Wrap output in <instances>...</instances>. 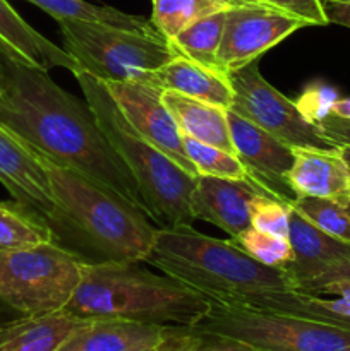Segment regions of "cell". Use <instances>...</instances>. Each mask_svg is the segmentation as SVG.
Returning a JSON list of instances; mask_svg holds the SVG:
<instances>
[{"label":"cell","mask_w":350,"mask_h":351,"mask_svg":"<svg viewBox=\"0 0 350 351\" xmlns=\"http://www.w3.org/2000/svg\"><path fill=\"white\" fill-rule=\"evenodd\" d=\"M124 117L154 147L192 177L198 170L185 154L184 134L163 103V91L148 81H103Z\"/></svg>","instance_id":"cell-11"},{"label":"cell","mask_w":350,"mask_h":351,"mask_svg":"<svg viewBox=\"0 0 350 351\" xmlns=\"http://www.w3.org/2000/svg\"><path fill=\"white\" fill-rule=\"evenodd\" d=\"M338 89L326 84V82L316 81L305 86L304 91L301 93V96L295 99V105H297L299 112H301L309 122L319 125L326 117L331 115L333 106H335V103L338 101Z\"/></svg>","instance_id":"cell-31"},{"label":"cell","mask_w":350,"mask_h":351,"mask_svg":"<svg viewBox=\"0 0 350 351\" xmlns=\"http://www.w3.org/2000/svg\"><path fill=\"white\" fill-rule=\"evenodd\" d=\"M84 263L55 242L0 249V302L21 315L65 311Z\"/></svg>","instance_id":"cell-6"},{"label":"cell","mask_w":350,"mask_h":351,"mask_svg":"<svg viewBox=\"0 0 350 351\" xmlns=\"http://www.w3.org/2000/svg\"><path fill=\"white\" fill-rule=\"evenodd\" d=\"M292 206L268 194L256 195L250 204V226L261 232L288 239Z\"/></svg>","instance_id":"cell-30"},{"label":"cell","mask_w":350,"mask_h":351,"mask_svg":"<svg viewBox=\"0 0 350 351\" xmlns=\"http://www.w3.org/2000/svg\"><path fill=\"white\" fill-rule=\"evenodd\" d=\"M319 129L328 137L335 146H350V120L342 119L336 115H328L321 123Z\"/></svg>","instance_id":"cell-36"},{"label":"cell","mask_w":350,"mask_h":351,"mask_svg":"<svg viewBox=\"0 0 350 351\" xmlns=\"http://www.w3.org/2000/svg\"><path fill=\"white\" fill-rule=\"evenodd\" d=\"M288 185L295 197H319L350 206V168L340 146L294 147Z\"/></svg>","instance_id":"cell-14"},{"label":"cell","mask_w":350,"mask_h":351,"mask_svg":"<svg viewBox=\"0 0 350 351\" xmlns=\"http://www.w3.org/2000/svg\"><path fill=\"white\" fill-rule=\"evenodd\" d=\"M33 153L47 173L54 201L45 219L51 242L84 264L146 259L156 228L141 209L93 178Z\"/></svg>","instance_id":"cell-2"},{"label":"cell","mask_w":350,"mask_h":351,"mask_svg":"<svg viewBox=\"0 0 350 351\" xmlns=\"http://www.w3.org/2000/svg\"><path fill=\"white\" fill-rule=\"evenodd\" d=\"M294 283L295 290L309 295H319L323 288L329 287V285L350 283V259L312 267V269L299 274Z\"/></svg>","instance_id":"cell-32"},{"label":"cell","mask_w":350,"mask_h":351,"mask_svg":"<svg viewBox=\"0 0 350 351\" xmlns=\"http://www.w3.org/2000/svg\"><path fill=\"white\" fill-rule=\"evenodd\" d=\"M161 91H175L189 98L201 99L229 110L232 106L233 89L229 75L215 69L205 67L194 60L175 55L148 79Z\"/></svg>","instance_id":"cell-17"},{"label":"cell","mask_w":350,"mask_h":351,"mask_svg":"<svg viewBox=\"0 0 350 351\" xmlns=\"http://www.w3.org/2000/svg\"><path fill=\"white\" fill-rule=\"evenodd\" d=\"M259 194L266 192L250 180L198 175L191 194V211L196 219L211 223L235 239L250 228V204Z\"/></svg>","instance_id":"cell-13"},{"label":"cell","mask_w":350,"mask_h":351,"mask_svg":"<svg viewBox=\"0 0 350 351\" xmlns=\"http://www.w3.org/2000/svg\"><path fill=\"white\" fill-rule=\"evenodd\" d=\"M26 2L50 14L58 23L60 21H88V23L110 24V26L126 27V29L141 31V33L148 34H160L151 19L122 12L115 7L96 5L89 0H26Z\"/></svg>","instance_id":"cell-22"},{"label":"cell","mask_w":350,"mask_h":351,"mask_svg":"<svg viewBox=\"0 0 350 351\" xmlns=\"http://www.w3.org/2000/svg\"><path fill=\"white\" fill-rule=\"evenodd\" d=\"M290 206L328 235L350 242V206L319 197H297Z\"/></svg>","instance_id":"cell-28"},{"label":"cell","mask_w":350,"mask_h":351,"mask_svg":"<svg viewBox=\"0 0 350 351\" xmlns=\"http://www.w3.org/2000/svg\"><path fill=\"white\" fill-rule=\"evenodd\" d=\"M51 242L47 221L21 202H0V249Z\"/></svg>","instance_id":"cell-24"},{"label":"cell","mask_w":350,"mask_h":351,"mask_svg":"<svg viewBox=\"0 0 350 351\" xmlns=\"http://www.w3.org/2000/svg\"><path fill=\"white\" fill-rule=\"evenodd\" d=\"M174 326L88 319L57 351H156Z\"/></svg>","instance_id":"cell-16"},{"label":"cell","mask_w":350,"mask_h":351,"mask_svg":"<svg viewBox=\"0 0 350 351\" xmlns=\"http://www.w3.org/2000/svg\"><path fill=\"white\" fill-rule=\"evenodd\" d=\"M226 119L233 147L246 167L249 180L271 197L288 204L297 199L288 185V171L294 165V147L232 110H229Z\"/></svg>","instance_id":"cell-12"},{"label":"cell","mask_w":350,"mask_h":351,"mask_svg":"<svg viewBox=\"0 0 350 351\" xmlns=\"http://www.w3.org/2000/svg\"><path fill=\"white\" fill-rule=\"evenodd\" d=\"M233 89L229 110L273 134L290 147H333L319 125L309 122L292 99L263 77L257 60L229 75Z\"/></svg>","instance_id":"cell-9"},{"label":"cell","mask_w":350,"mask_h":351,"mask_svg":"<svg viewBox=\"0 0 350 351\" xmlns=\"http://www.w3.org/2000/svg\"><path fill=\"white\" fill-rule=\"evenodd\" d=\"M0 184L14 201L47 219L54 209L47 173L36 154L0 125Z\"/></svg>","instance_id":"cell-15"},{"label":"cell","mask_w":350,"mask_h":351,"mask_svg":"<svg viewBox=\"0 0 350 351\" xmlns=\"http://www.w3.org/2000/svg\"><path fill=\"white\" fill-rule=\"evenodd\" d=\"M323 9L329 24H340L350 29V0H323Z\"/></svg>","instance_id":"cell-37"},{"label":"cell","mask_w":350,"mask_h":351,"mask_svg":"<svg viewBox=\"0 0 350 351\" xmlns=\"http://www.w3.org/2000/svg\"><path fill=\"white\" fill-rule=\"evenodd\" d=\"M86 321L67 311L21 315L0 326V351H57Z\"/></svg>","instance_id":"cell-19"},{"label":"cell","mask_w":350,"mask_h":351,"mask_svg":"<svg viewBox=\"0 0 350 351\" xmlns=\"http://www.w3.org/2000/svg\"><path fill=\"white\" fill-rule=\"evenodd\" d=\"M288 242L292 245L294 259L283 267L292 280L321 264L350 259V242L328 235L299 215L294 208L288 223Z\"/></svg>","instance_id":"cell-21"},{"label":"cell","mask_w":350,"mask_h":351,"mask_svg":"<svg viewBox=\"0 0 350 351\" xmlns=\"http://www.w3.org/2000/svg\"><path fill=\"white\" fill-rule=\"evenodd\" d=\"M161 98L185 137L237 154L226 119L229 110L175 91H163Z\"/></svg>","instance_id":"cell-20"},{"label":"cell","mask_w":350,"mask_h":351,"mask_svg":"<svg viewBox=\"0 0 350 351\" xmlns=\"http://www.w3.org/2000/svg\"><path fill=\"white\" fill-rule=\"evenodd\" d=\"M261 2L305 21L307 26L329 24L325 9H323V0H261Z\"/></svg>","instance_id":"cell-34"},{"label":"cell","mask_w":350,"mask_h":351,"mask_svg":"<svg viewBox=\"0 0 350 351\" xmlns=\"http://www.w3.org/2000/svg\"><path fill=\"white\" fill-rule=\"evenodd\" d=\"M226 10L209 14V16L202 17V19L196 21L194 24L185 27L174 40L168 41L172 50L177 55L189 58V60L205 65V67L220 71L218 50L220 45H222Z\"/></svg>","instance_id":"cell-23"},{"label":"cell","mask_w":350,"mask_h":351,"mask_svg":"<svg viewBox=\"0 0 350 351\" xmlns=\"http://www.w3.org/2000/svg\"><path fill=\"white\" fill-rule=\"evenodd\" d=\"M319 295H336L338 298H335V300H326V298H319L316 295V300L326 311L335 312V314L340 315H349L350 317V283L329 285V287L323 288Z\"/></svg>","instance_id":"cell-35"},{"label":"cell","mask_w":350,"mask_h":351,"mask_svg":"<svg viewBox=\"0 0 350 351\" xmlns=\"http://www.w3.org/2000/svg\"><path fill=\"white\" fill-rule=\"evenodd\" d=\"M194 331L230 336L266 351H350V331L329 322L213 304Z\"/></svg>","instance_id":"cell-8"},{"label":"cell","mask_w":350,"mask_h":351,"mask_svg":"<svg viewBox=\"0 0 350 351\" xmlns=\"http://www.w3.org/2000/svg\"><path fill=\"white\" fill-rule=\"evenodd\" d=\"M333 115L350 120V98H340L333 106Z\"/></svg>","instance_id":"cell-39"},{"label":"cell","mask_w":350,"mask_h":351,"mask_svg":"<svg viewBox=\"0 0 350 351\" xmlns=\"http://www.w3.org/2000/svg\"><path fill=\"white\" fill-rule=\"evenodd\" d=\"M340 149H342L343 158H345L347 165H349V168H350V146H340Z\"/></svg>","instance_id":"cell-41"},{"label":"cell","mask_w":350,"mask_h":351,"mask_svg":"<svg viewBox=\"0 0 350 351\" xmlns=\"http://www.w3.org/2000/svg\"><path fill=\"white\" fill-rule=\"evenodd\" d=\"M0 45L24 62L43 71L65 69L72 74L81 71L78 62L65 48L57 47L33 29L7 0H0Z\"/></svg>","instance_id":"cell-18"},{"label":"cell","mask_w":350,"mask_h":351,"mask_svg":"<svg viewBox=\"0 0 350 351\" xmlns=\"http://www.w3.org/2000/svg\"><path fill=\"white\" fill-rule=\"evenodd\" d=\"M229 3L230 7H240V5H256V3H263L261 0H223Z\"/></svg>","instance_id":"cell-40"},{"label":"cell","mask_w":350,"mask_h":351,"mask_svg":"<svg viewBox=\"0 0 350 351\" xmlns=\"http://www.w3.org/2000/svg\"><path fill=\"white\" fill-rule=\"evenodd\" d=\"M65 311L81 319H122L144 324L194 328L211 302L170 276L137 263L84 264L82 280Z\"/></svg>","instance_id":"cell-4"},{"label":"cell","mask_w":350,"mask_h":351,"mask_svg":"<svg viewBox=\"0 0 350 351\" xmlns=\"http://www.w3.org/2000/svg\"><path fill=\"white\" fill-rule=\"evenodd\" d=\"M0 125L24 146L112 189L150 218L122 158L100 129L88 103L62 89L48 71L0 45Z\"/></svg>","instance_id":"cell-1"},{"label":"cell","mask_w":350,"mask_h":351,"mask_svg":"<svg viewBox=\"0 0 350 351\" xmlns=\"http://www.w3.org/2000/svg\"><path fill=\"white\" fill-rule=\"evenodd\" d=\"M0 99H2V88H0Z\"/></svg>","instance_id":"cell-42"},{"label":"cell","mask_w":350,"mask_h":351,"mask_svg":"<svg viewBox=\"0 0 350 351\" xmlns=\"http://www.w3.org/2000/svg\"><path fill=\"white\" fill-rule=\"evenodd\" d=\"M185 154L192 165L196 167L199 175L220 178H233V180H249L246 167L239 156L222 147L211 146V144L199 143L184 136Z\"/></svg>","instance_id":"cell-27"},{"label":"cell","mask_w":350,"mask_h":351,"mask_svg":"<svg viewBox=\"0 0 350 351\" xmlns=\"http://www.w3.org/2000/svg\"><path fill=\"white\" fill-rule=\"evenodd\" d=\"M189 341V328H174L170 329V335L167 336L163 345L156 351H185Z\"/></svg>","instance_id":"cell-38"},{"label":"cell","mask_w":350,"mask_h":351,"mask_svg":"<svg viewBox=\"0 0 350 351\" xmlns=\"http://www.w3.org/2000/svg\"><path fill=\"white\" fill-rule=\"evenodd\" d=\"M144 263L213 304L249 307L264 295L295 290L285 267L261 264L232 240L202 235L192 226L156 228Z\"/></svg>","instance_id":"cell-3"},{"label":"cell","mask_w":350,"mask_h":351,"mask_svg":"<svg viewBox=\"0 0 350 351\" xmlns=\"http://www.w3.org/2000/svg\"><path fill=\"white\" fill-rule=\"evenodd\" d=\"M185 351H266L263 348L242 341V339L230 338V336L211 335V332H199L189 328V341Z\"/></svg>","instance_id":"cell-33"},{"label":"cell","mask_w":350,"mask_h":351,"mask_svg":"<svg viewBox=\"0 0 350 351\" xmlns=\"http://www.w3.org/2000/svg\"><path fill=\"white\" fill-rule=\"evenodd\" d=\"M153 12L151 23L167 41L194 24L196 21L230 9L223 0H151Z\"/></svg>","instance_id":"cell-25"},{"label":"cell","mask_w":350,"mask_h":351,"mask_svg":"<svg viewBox=\"0 0 350 351\" xmlns=\"http://www.w3.org/2000/svg\"><path fill=\"white\" fill-rule=\"evenodd\" d=\"M65 50L100 81H148L175 57L160 34L88 21H60Z\"/></svg>","instance_id":"cell-7"},{"label":"cell","mask_w":350,"mask_h":351,"mask_svg":"<svg viewBox=\"0 0 350 351\" xmlns=\"http://www.w3.org/2000/svg\"><path fill=\"white\" fill-rule=\"evenodd\" d=\"M305 26V21L266 3L230 7L218 50L220 71L230 75L253 64L270 48Z\"/></svg>","instance_id":"cell-10"},{"label":"cell","mask_w":350,"mask_h":351,"mask_svg":"<svg viewBox=\"0 0 350 351\" xmlns=\"http://www.w3.org/2000/svg\"><path fill=\"white\" fill-rule=\"evenodd\" d=\"M249 308H259V311L278 312V314H290L299 315V317L316 319V321L329 322V324L340 326V328H345L350 331L349 315H340L335 314V312L326 311L325 307L318 304L316 295L302 293V291L297 290L264 295V297L254 300L249 305Z\"/></svg>","instance_id":"cell-26"},{"label":"cell","mask_w":350,"mask_h":351,"mask_svg":"<svg viewBox=\"0 0 350 351\" xmlns=\"http://www.w3.org/2000/svg\"><path fill=\"white\" fill-rule=\"evenodd\" d=\"M233 243L246 250L250 257L259 261L261 264H266L271 267H283L294 259L292 245L288 239L273 235V233L261 232L256 228H247L235 239H230Z\"/></svg>","instance_id":"cell-29"},{"label":"cell","mask_w":350,"mask_h":351,"mask_svg":"<svg viewBox=\"0 0 350 351\" xmlns=\"http://www.w3.org/2000/svg\"><path fill=\"white\" fill-rule=\"evenodd\" d=\"M100 129L132 173L158 228L192 226L191 194L196 177L182 170L167 154L141 136L124 117L105 82L86 71L74 74Z\"/></svg>","instance_id":"cell-5"}]
</instances>
